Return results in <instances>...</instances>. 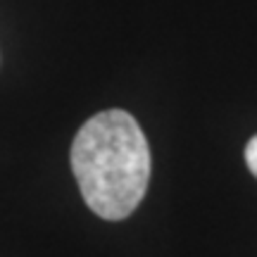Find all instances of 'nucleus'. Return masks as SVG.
Segmentation results:
<instances>
[{"instance_id":"1","label":"nucleus","mask_w":257,"mask_h":257,"mask_svg":"<svg viewBox=\"0 0 257 257\" xmlns=\"http://www.w3.org/2000/svg\"><path fill=\"white\" fill-rule=\"evenodd\" d=\"M72 169L83 202L98 217L126 219L141 205L150 181L146 134L128 112H98L74 136Z\"/></svg>"},{"instance_id":"2","label":"nucleus","mask_w":257,"mask_h":257,"mask_svg":"<svg viewBox=\"0 0 257 257\" xmlns=\"http://www.w3.org/2000/svg\"><path fill=\"white\" fill-rule=\"evenodd\" d=\"M245 165L252 172V176L257 179V136H252L245 146Z\"/></svg>"}]
</instances>
